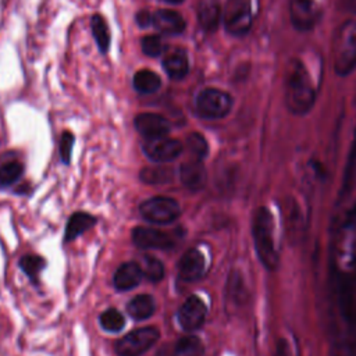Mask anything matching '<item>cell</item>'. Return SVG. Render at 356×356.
I'll return each mask as SVG.
<instances>
[{
  "instance_id": "35",
  "label": "cell",
  "mask_w": 356,
  "mask_h": 356,
  "mask_svg": "<svg viewBox=\"0 0 356 356\" xmlns=\"http://www.w3.org/2000/svg\"><path fill=\"white\" fill-rule=\"evenodd\" d=\"M345 6L349 10H356V0H345Z\"/></svg>"
},
{
  "instance_id": "9",
  "label": "cell",
  "mask_w": 356,
  "mask_h": 356,
  "mask_svg": "<svg viewBox=\"0 0 356 356\" xmlns=\"http://www.w3.org/2000/svg\"><path fill=\"white\" fill-rule=\"evenodd\" d=\"M142 149L149 160L156 163H168L182 153L184 146L178 139L163 136L157 139H146Z\"/></svg>"
},
{
  "instance_id": "26",
  "label": "cell",
  "mask_w": 356,
  "mask_h": 356,
  "mask_svg": "<svg viewBox=\"0 0 356 356\" xmlns=\"http://www.w3.org/2000/svg\"><path fill=\"white\" fill-rule=\"evenodd\" d=\"M18 266L24 271V274L33 284H36L40 271L46 267V260L42 256H38V254H25L19 259Z\"/></svg>"
},
{
  "instance_id": "11",
  "label": "cell",
  "mask_w": 356,
  "mask_h": 356,
  "mask_svg": "<svg viewBox=\"0 0 356 356\" xmlns=\"http://www.w3.org/2000/svg\"><path fill=\"white\" fill-rule=\"evenodd\" d=\"M132 241L140 249L168 250L175 245L174 238L170 234L156 228H147V227L134 228Z\"/></svg>"
},
{
  "instance_id": "8",
  "label": "cell",
  "mask_w": 356,
  "mask_h": 356,
  "mask_svg": "<svg viewBox=\"0 0 356 356\" xmlns=\"http://www.w3.org/2000/svg\"><path fill=\"white\" fill-rule=\"evenodd\" d=\"M323 15L320 0H289V19L299 32L312 31Z\"/></svg>"
},
{
  "instance_id": "12",
  "label": "cell",
  "mask_w": 356,
  "mask_h": 356,
  "mask_svg": "<svg viewBox=\"0 0 356 356\" xmlns=\"http://www.w3.org/2000/svg\"><path fill=\"white\" fill-rule=\"evenodd\" d=\"M136 131L146 139H157L167 136L171 131V124L167 118L154 113L138 114L134 120Z\"/></svg>"
},
{
  "instance_id": "1",
  "label": "cell",
  "mask_w": 356,
  "mask_h": 356,
  "mask_svg": "<svg viewBox=\"0 0 356 356\" xmlns=\"http://www.w3.org/2000/svg\"><path fill=\"white\" fill-rule=\"evenodd\" d=\"M285 104L293 115L307 114L317 97V86L313 82V75L309 67L299 57L288 63L284 81Z\"/></svg>"
},
{
  "instance_id": "34",
  "label": "cell",
  "mask_w": 356,
  "mask_h": 356,
  "mask_svg": "<svg viewBox=\"0 0 356 356\" xmlns=\"http://www.w3.org/2000/svg\"><path fill=\"white\" fill-rule=\"evenodd\" d=\"M274 356H291L289 352V345L284 338H280L275 343V350H274Z\"/></svg>"
},
{
  "instance_id": "10",
  "label": "cell",
  "mask_w": 356,
  "mask_h": 356,
  "mask_svg": "<svg viewBox=\"0 0 356 356\" xmlns=\"http://www.w3.org/2000/svg\"><path fill=\"white\" fill-rule=\"evenodd\" d=\"M207 316V307L202 298L197 295H191L178 309L177 318L179 325L186 331H195L199 330Z\"/></svg>"
},
{
  "instance_id": "5",
  "label": "cell",
  "mask_w": 356,
  "mask_h": 356,
  "mask_svg": "<svg viewBox=\"0 0 356 356\" xmlns=\"http://www.w3.org/2000/svg\"><path fill=\"white\" fill-rule=\"evenodd\" d=\"M234 104L232 96L217 88H206L199 92L195 100L196 113L207 120H220L229 114Z\"/></svg>"
},
{
  "instance_id": "17",
  "label": "cell",
  "mask_w": 356,
  "mask_h": 356,
  "mask_svg": "<svg viewBox=\"0 0 356 356\" xmlns=\"http://www.w3.org/2000/svg\"><path fill=\"white\" fill-rule=\"evenodd\" d=\"M200 26L206 32H214L222 18V10L218 0H203L197 10Z\"/></svg>"
},
{
  "instance_id": "21",
  "label": "cell",
  "mask_w": 356,
  "mask_h": 356,
  "mask_svg": "<svg viewBox=\"0 0 356 356\" xmlns=\"http://www.w3.org/2000/svg\"><path fill=\"white\" fill-rule=\"evenodd\" d=\"M139 178L142 182L149 185H164L174 179V170L167 165H149L140 170Z\"/></svg>"
},
{
  "instance_id": "22",
  "label": "cell",
  "mask_w": 356,
  "mask_h": 356,
  "mask_svg": "<svg viewBox=\"0 0 356 356\" xmlns=\"http://www.w3.org/2000/svg\"><path fill=\"white\" fill-rule=\"evenodd\" d=\"M204 345L200 338L195 335H185L179 338L174 346L172 356H203Z\"/></svg>"
},
{
  "instance_id": "31",
  "label": "cell",
  "mask_w": 356,
  "mask_h": 356,
  "mask_svg": "<svg viewBox=\"0 0 356 356\" xmlns=\"http://www.w3.org/2000/svg\"><path fill=\"white\" fill-rule=\"evenodd\" d=\"M140 46H142V51L149 57H157L164 51V44L161 39L154 35L145 36L140 42Z\"/></svg>"
},
{
  "instance_id": "36",
  "label": "cell",
  "mask_w": 356,
  "mask_h": 356,
  "mask_svg": "<svg viewBox=\"0 0 356 356\" xmlns=\"http://www.w3.org/2000/svg\"><path fill=\"white\" fill-rule=\"evenodd\" d=\"M161 1H165V3H170V4H181L185 0H161Z\"/></svg>"
},
{
  "instance_id": "14",
  "label": "cell",
  "mask_w": 356,
  "mask_h": 356,
  "mask_svg": "<svg viewBox=\"0 0 356 356\" xmlns=\"http://www.w3.org/2000/svg\"><path fill=\"white\" fill-rule=\"evenodd\" d=\"M206 178H207V174L202 160L195 159V160L185 161L179 165V179L182 185L192 192H197L203 189L206 185Z\"/></svg>"
},
{
  "instance_id": "3",
  "label": "cell",
  "mask_w": 356,
  "mask_h": 356,
  "mask_svg": "<svg viewBox=\"0 0 356 356\" xmlns=\"http://www.w3.org/2000/svg\"><path fill=\"white\" fill-rule=\"evenodd\" d=\"M332 64L339 76H348L356 68V19H346L332 42Z\"/></svg>"
},
{
  "instance_id": "33",
  "label": "cell",
  "mask_w": 356,
  "mask_h": 356,
  "mask_svg": "<svg viewBox=\"0 0 356 356\" xmlns=\"http://www.w3.org/2000/svg\"><path fill=\"white\" fill-rule=\"evenodd\" d=\"M135 19H136V24H138L140 28H146V26L152 25L153 14H150L147 10H140V11H138Z\"/></svg>"
},
{
  "instance_id": "23",
  "label": "cell",
  "mask_w": 356,
  "mask_h": 356,
  "mask_svg": "<svg viewBox=\"0 0 356 356\" xmlns=\"http://www.w3.org/2000/svg\"><path fill=\"white\" fill-rule=\"evenodd\" d=\"M90 26H92V32H93V38L97 43V47L102 53H107L108 47H110V29L107 22L104 21V18L99 14H95L90 19Z\"/></svg>"
},
{
  "instance_id": "25",
  "label": "cell",
  "mask_w": 356,
  "mask_h": 356,
  "mask_svg": "<svg viewBox=\"0 0 356 356\" xmlns=\"http://www.w3.org/2000/svg\"><path fill=\"white\" fill-rule=\"evenodd\" d=\"M139 266L142 268L143 277L147 278L149 281L159 282V281H161L164 278V273H165L164 264L156 256H153V254L142 256V259L139 261Z\"/></svg>"
},
{
  "instance_id": "2",
  "label": "cell",
  "mask_w": 356,
  "mask_h": 356,
  "mask_svg": "<svg viewBox=\"0 0 356 356\" xmlns=\"http://www.w3.org/2000/svg\"><path fill=\"white\" fill-rule=\"evenodd\" d=\"M252 235L257 259L266 270L274 271L280 264V253L274 236V220L271 211L261 206L254 211Z\"/></svg>"
},
{
  "instance_id": "16",
  "label": "cell",
  "mask_w": 356,
  "mask_h": 356,
  "mask_svg": "<svg viewBox=\"0 0 356 356\" xmlns=\"http://www.w3.org/2000/svg\"><path fill=\"white\" fill-rule=\"evenodd\" d=\"M142 278H143V273L140 266L135 261H127V263H122L115 270L113 277V284L117 291L124 292L138 286Z\"/></svg>"
},
{
  "instance_id": "30",
  "label": "cell",
  "mask_w": 356,
  "mask_h": 356,
  "mask_svg": "<svg viewBox=\"0 0 356 356\" xmlns=\"http://www.w3.org/2000/svg\"><path fill=\"white\" fill-rule=\"evenodd\" d=\"M186 147L191 154L197 160H203L209 154V143L206 138L199 132H192L188 135Z\"/></svg>"
},
{
  "instance_id": "24",
  "label": "cell",
  "mask_w": 356,
  "mask_h": 356,
  "mask_svg": "<svg viewBox=\"0 0 356 356\" xmlns=\"http://www.w3.org/2000/svg\"><path fill=\"white\" fill-rule=\"evenodd\" d=\"M160 86V76L150 70H140L134 75V88L140 93H153Z\"/></svg>"
},
{
  "instance_id": "27",
  "label": "cell",
  "mask_w": 356,
  "mask_h": 356,
  "mask_svg": "<svg viewBox=\"0 0 356 356\" xmlns=\"http://www.w3.org/2000/svg\"><path fill=\"white\" fill-rule=\"evenodd\" d=\"M99 323L103 330L108 332H118L125 325V317L117 309H107L100 314Z\"/></svg>"
},
{
  "instance_id": "7",
  "label": "cell",
  "mask_w": 356,
  "mask_h": 356,
  "mask_svg": "<svg viewBox=\"0 0 356 356\" xmlns=\"http://www.w3.org/2000/svg\"><path fill=\"white\" fill-rule=\"evenodd\" d=\"M179 203L167 196L150 197L140 203L139 213L142 217L153 224H170L181 216Z\"/></svg>"
},
{
  "instance_id": "32",
  "label": "cell",
  "mask_w": 356,
  "mask_h": 356,
  "mask_svg": "<svg viewBox=\"0 0 356 356\" xmlns=\"http://www.w3.org/2000/svg\"><path fill=\"white\" fill-rule=\"evenodd\" d=\"M74 142H75V136L70 131L63 132V135L60 138L58 150H60V159L64 164H70V161H71Z\"/></svg>"
},
{
  "instance_id": "29",
  "label": "cell",
  "mask_w": 356,
  "mask_h": 356,
  "mask_svg": "<svg viewBox=\"0 0 356 356\" xmlns=\"http://www.w3.org/2000/svg\"><path fill=\"white\" fill-rule=\"evenodd\" d=\"M24 172V165L19 161H8L0 167V188H7L15 184Z\"/></svg>"
},
{
  "instance_id": "20",
  "label": "cell",
  "mask_w": 356,
  "mask_h": 356,
  "mask_svg": "<svg viewBox=\"0 0 356 356\" xmlns=\"http://www.w3.org/2000/svg\"><path fill=\"white\" fill-rule=\"evenodd\" d=\"M127 312L134 320H146L156 312V300L149 293H140L127 303Z\"/></svg>"
},
{
  "instance_id": "6",
  "label": "cell",
  "mask_w": 356,
  "mask_h": 356,
  "mask_svg": "<svg viewBox=\"0 0 356 356\" xmlns=\"http://www.w3.org/2000/svg\"><path fill=\"white\" fill-rule=\"evenodd\" d=\"M160 338V331L154 325L134 330L118 339L114 350L118 356H140L149 350Z\"/></svg>"
},
{
  "instance_id": "19",
  "label": "cell",
  "mask_w": 356,
  "mask_h": 356,
  "mask_svg": "<svg viewBox=\"0 0 356 356\" xmlns=\"http://www.w3.org/2000/svg\"><path fill=\"white\" fill-rule=\"evenodd\" d=\"M163 67L170 78L172 79L185 78L189 71V61H188L186 53L181 49L171 51L168 56L164 57Z\"/></svg>"
},
{
  "instance_id": "28",
  "label": "cell",
  "mask_w": 356,
  "mask_h": 356,
  "mask_svg": "<svg viewBox=\"0 0 356 356\" xmlns=\"http://www.w3.org/2000/svg\"><path fill=\"white\" fill-rule=\"evenodd\" d=\"M227 291H228V296L231 298V300L235 305H243L246 302L248 291H246V286L242 281L241 274L232 271V274H231V277L227 282Z\"/></svg>"
},
{
  "instance_id": "13",
  "label": "cell",
  "mask_w": 356,
  "mask_h": 356,
  "mask_svg": "<svg viewBox=\"0 0 356 356\" xmlns=\"http://www.w3.org/2000/svg\"><path fill=\"white\" fill-rule=\"evenodd\" d=\"M204 270H206V259L203 253L196 248L186 250L178 261V275L182 281H186V282H193L200 280L204 275Z\"/></svg>"
},
{
  "instance_id": "4",
  "label": "cell",
  "mask_w": 356,
  "mask_h": 356,
  "mask_svg": "<svg viewBox=\"0 0 356 356\" xmlns=\"http://www.w3.org/2000/svg\"><path fill=\"white\" fill-rule=\"evenodd\" d=\"M254 19L253 0H227L222 10L224 28L229 35L245 36Z\"/></svg>"
},
{
  "instance_id": "15",
  "label": "cell",
  "mask_w": 356,
  "mask_h": 356,
  "mask_svg": "<svg viewBox=\"0 0 356 356\" xmlns=\"http://www.w3.org/2000/svg\"><path fill=\"white\" fill-rule=\"evenodd\" d=\"M152 25L161 33L165 35H179L185 31L186 22L182 18V15L172 10H157L153 14Z\"/></svg>"
},
{
  "instance_id": "18",
  "label": "cell",
  "mask_w": 356,
  "mask_h": 356,
  "mask_svg": "<svg viewBox=\"0 0 356 356\" xmlns=\"http://www.w3.org/2000/svg\"><path fill=\"white\" fill-rule=\"evenodd\" d=\"M96 217L85 213V211H76L71 214L68 218V222L65 225V234H64V241L71 242L76 239L79 235L86 232L89 228H92L96 224Z\"/></svg>"
}]
</instances>
